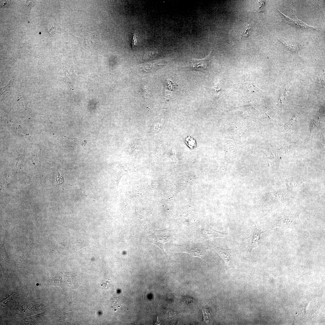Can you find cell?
Masks as SVG:
<instances>
[{"instance_id":"obj_1","label":"cell","mask_w":325,"mask_h":325,"mask_svg":"<svg viewBox=\"0 0 325 325\" xmlns=\"http://www.w3.org/2000/svg\"><path fill=\"white\" fill-rule=\"evenodd\" d=\"M301 224L299 214L292 211H280L276 218L271 222L268 227L270 229L282 228H294L299 227Z\"/></svg>"},{"instance_id":"obj_2","label":"cell","mask_w":325,"mask_h":325,"mask_svg":"<svg viewBox=\"0 0 325 325\" xmlns=\"http://www.w3.org/2000/svg\"><path fill=\"white\" fill-rule=\"evenodd\" d=\"M256 225L257 223L252 225L245 233L243 238V245L249 256L251 255L253 249L260 245L261 234L267 231L263 232L258 229Z\"/></svg>"},{"instance_id":"obj_3","label":"cell","mask_w":325,"mask_h":325,"mask_svg":"<svg viewBox=\"0 0 325 325\" xmlns=\"http://www.w3.org/2000/svg\"><path fill=\"white\" fill-rule=\"evenodd\" d=\"M176 250L178 252L188 253L193 256L203 257L208 248L201 243L189 242L182 245H176Z\"/></svg>"},{"instance_id":"obj_4","label":"cell","mask_w":325,"mask_h":325,"mask_svg":"<svg viewBox=\"0 0 325 325\" xmlns=\"http://www.w3.org/2000/svg\"><path fill=\"white\" fill-rule=\"evenodd\" d=\"M153 233L149 236V242L159 247L165 255H166L164 249V244L169 241L171 238L169 230L166 229L158 231L153 229Z\"/></svg>"},{"instance_id":"obj_5","label":"cell","mask_w":325,"mask_h":325,"mask_svg":"<svg viewBox=\"0 0 325 325\" xmlns=\"http://www.w3.org/2000/svg\"><path fill=\"white\" fill-rule=\"evenodd\" d=\"M199 231V238L201 241L215 238L226 237L228 235L216 231L207 224L201 226Z\"/></svg>"},{"instance_id":"obj_6","label":"cell","mask_w":325,"mask_h":325,"mask_svg":"<svg viewBox=\"0 0 325 325\" xmlns=\"http://www.w3.org/2000/svg\"><path fill=\"white\" fill-rule=\"evenodd\" d=\"M279 14L281 16L284 21L289 24L292 26L299 29H312L317 31H320L318 28L311 27L302 21L298 19L295 16L293 10L292 11L294 17L289 18L282 14L281 11L278 10Z\"/></svg>"},{"instance_id":"obj_7","label":"cell","mask_w":325,"mask_h":325,"mask_svg":"<svg viewBox=\"0 0 325 325\" xmlns=\"http://www.w3.org/2000/svg\"><path fill=\"white\" fill-rule=\"evenodd\" d=\"M225 261L228 267L233 268L234 265V254L232 249H225L218 247H213Z\"/></svg>"},{"instance_id":"obj_8","label":"cell","mask_w":325,"mask_h":325,"mask_svg":"<svg viewBox=\"0 0 325 325\" xmlns=\"http://www.w3.org/2000/svg\"><path fill=\"white\" fill-rule=\"evenodd\" d=\"M207 66V64L206 60L194 59L191 62V69L192 70H197L204 72Z\"/></svg>"},{"instance_id":"obj_9","label":"cell","mask_w":325,"mask_h":325,"mask_svg":"<svg viewBox=\"0 0 325 325\" xmlns=\"http://www.w3.org/2000/svg\"><path fill=\"white\" fill-rule=\"evenodd\" d=\"M279 40L283 46L289 50L294 52H298L300 46L297 43L289 41L284 39L279 38Z\"/></svg>"},{"instance_id":"obj_10","label":"cell","mask_w":325,"mask_h":325,"mask_svg":"<svg viewBox=\"0 0 325 325\" xmlns=\"http://www.w3.org/2000/svg\"><path fill=\"white\" fill-rule=\"evenodd\" d=\"M46 28L47 32L52 36H54L56 31V27L54 23L49 22L46 24Z\"/></svg>"},{"instance_id":"obj_11","label":"cell","mask_w":325,"mask_h":325,"mask_svg":"<svg viewBox=\"0 0 325 325\" xmlns=\"http://www.w3.org/2000/svg\"><path fill=\"white\" fill-rule=\"evenodd\" d=\"M72 142H74L78 146H85L87 143V140L77 138H73L68 137H65Z\"/></svg>"},{"instance_id":"obj_12","label":"cell","mask_w":325,"mask_h":325,"mask_svg":"<svg viewBox=\"0 0 325 325\" xmlns=\"http://www.w3.org/2000/svg\"><path fill=\"white\" fill-rule=\"evenodd\" d=\"M62 279L59 275H56L50 279V283L54 286L61 287L63 284Z\"/></svg>"},{"instance_id":"obj_13","label":"cell","mask_w":325,"mask_h":325,"mask_svg":"<svg viewBox=\"0 0 325 325\" xmlns=\"http://www.w3.org/2000/svg\"><path fill=\"white\" fill-rule=\"evenodd\" d=\"M204 321L207 323H210L211 322L210 315L208 310L204 309L202 310Z\"/></svg>"},{"instance_id":"obj_14","label":"cell","mask_w":325,"mask_h":325,"mask_svg":"<svg viewBox=\"0 0 325 325\" xmlns=\"http://www.w3.org/2000/svg\"><path fill=\"white\" fill-rule=\"evenodd\" d=\"M157 52L155 51L149 52L146 53L144 56V57L146 59H149L154 58L157 56Z\"/></svg>"},{"instance_id":"obj_15","label":"cell","mask_w":325,"mask_h":325,"mask_svg":"<svg viewBox=\"0 0 325 325\" xmlns=\"http://www.w3.org/2000/svg\"><path fill=\"white\" fill-rule=\"evenodd\" d=\"M57 176H56L55 180L57 185L61 184L64 182V179L63 177L60 175L58 171Z\"/></svg>"},{"instance_id":"obj_16","label":"cell","mask_w":325,"mask_h":325,"mask_svg":"<svg viewBox=\"0 0 325 325\" xmlns=\"http://www.w3.org/2000/svg\"><path fill=\"white\" fill-rule=\"evenodd\" d=\"M14 3L10 1H1V5L2 8H7L13 4Z\"/></svg>"},{"instance_id":"obj_17","label":"cell","mask_w":325,"mask_h":325,"mask_svg":"<svg viewBox=\"0 0 325 325\" xmlns=\"http://www.w3.org/2000/svg\"><path fill=\"white\" fill-rule=\"evenodd\" d=\"M131 41V44L132 49H134L135 46H137V37L135 34H134L132 36Z\"/></svg>"},{"instance_id":"obj_18","label":"cell","mask_w":325,"mask_h":325,"mask_svg":"<svg viewBox=\"0 0 325 325\" xmlns=\"http://www.w3.org/2000/svg\"><path fill=\"white\" fill-rule=\"evenodd\" d=\"M249 27V25H247V28H246L245 31L244 32H243L241 34V38L243 39L245 37H247L249 36V31L250 29V28Z\"/></svg>"},{"instance_id":"obj_19","label":"cell","mask_w":325,"mask_h":325,"mask_svg":"<svg viewBox=\"0 0 325 325\" xmlns=\"http://www.w3.org/2000/svg\"><path fill=\"white\" fill-rule=\"evenodd\" d=\"M143 94L144 98L146 99L148 97V87L147 86H144L143 89Z\"/></svg>"},{"instance_id":"obj_20","label":"cell","mask_w":325,"mask_h":325,"mask_svg":"<svg viewBox=\"0 0 325 325\" xmlns=\"http://www.w3.org/2000/svg\"><path fill=\"white\" fill-rule=\"evenodd\" d=\"M261 1L262 3L260 6L259 7V11H260V13L262 11H263L264 7L265 5V1Z\"/></svg>"}]
</instances>
